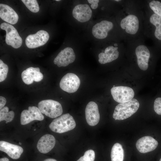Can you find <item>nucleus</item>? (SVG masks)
I'll return each instance as SVG.
<instances>
[{
    "mask_svg": "<svg viewBox=\"0 0 161 161\" xmlns=\"http://www.w3.org/2000/svg\"><path fill=\"white\" fill-rule=\"evenodd\" d=\"M0 28L6 31L5 41L9 45L17 49L20 47L22 43V40L16 29L11 24L3 22L0 26Z\"/></svg>",
    "mask_w": 161,
    "mask_h": 161,
    "instance_id": "6e6552de",
    "label": "nucleus"
},
{
    "mask_svg": "<svg viewBox=\"0 0 161 161\" xmlns=\"http://www.w3.org/2000/svg\"><path fill=\"white\" fill-rule=\"evenodd\" d=\"M0 161H9V160L7 158L4 157L1 158Z\"/></svg>",
    "mask_w": 161,
    "mask_h": 161,
    "instance_id": "c756f323",
    "label": "nucleus"
},
{
    "mask_svg": "<svg viewBox=\"0 0 161 161\" xmlns=\"http://www.w3.org/2000/svg\"><path fill=\"white\" fill-rule=\"evenodd\" d=\"M0 17L9 24H14L18 20V16L15 11L9 6L0 4Z\"/></svg>",
    "mask_w": 161,
    "mask_h": 161,
    "instance_id": "6ab92c4d",
    "label": "nucleus"
},
{
    "mask_svg": "<svg viewBox=\"0 0 161 161\" xmlns=\"http://www.w3.org/2000/svg\"><path fill=\"white\" fill-rule=\"evenodd\" d=\"M145 19L143 34L150 38L155 46L161 49V18L151 11L144 0Z\"/></svg>",
    "mask_w": 161,
    "mask_h": 161,
    "instance_id": "7ed1b4c3",
    "label": "nucleus"
},
{
    "mask_svg": "<svg viewBox=\"0 0 161 161\" xmlns=\"http://www.w3.org/2000/svg\"><path fill=\"white\" fill-rule=\"evenodd\" d=\"M55 140L50 134H46L39 139L37 144V148L41 153L46 154L49 152L55 146Z\"/></svg>",
    "mask_w": 161,
    "mask_h": 161,
    "instance_id": "aec40b11",
    "label": "nucleus"
},
{
    "mask_svg": "<svg viewBox=\"0 0 161 161\" xmlns=\"http://www.w3.org/2000/svg\"><path fill=\"white\" fill-rule=\"evenodd\" d=\"M95 38L106 41H121L124 39L115 18L106 17L95 24L92 29Z\"/></svg>",
    "mask_w": 161,
    "mask_h": 161,
    "instance_id": "f03ea898",
    "label": "nucleus"
},
{
    "mask_svg": "<svg viewBox=\"0 0 161 161\" xmlns=\"http://www.w3.org/2000/svg\"><path fill=\"white\" fill-rule=\"evenodd\" d=\"M75 55L72 48L66 47L61 50L54 60V63L59 67H65L74 62Z\"/></svg>",
    "mask_w": 161,
    "mask_h": 161,
    "instance_id": "ddd939ff",
    "label": "nucleus"
},
{
    "mask_svg": "<svg viewBox=\"0 0 161 161\" xmlns=\"http://www.w3.org/2000/svg\"><path fill=\"white\" fill-rule=\"evenodd\" d=\"M44 118V115L38 107L29 106L28 109L24 110L22 112L20 122L21 125H25L34 120H42Z\"/></svg>",
    "mask_w": 161,
    "mask_h": 161,
    "instance_id": "f8f14e48",
    "label": "nucleus"
},
{
    "mask_svg": "<svg viewBox=\"0 0 161 161\" xmlns=\"http://www.w3.org/2000/svg\"><path fill=\"white\" fill-rule=\"evenodd\" d=\"M103 49L99 53L98 61L101 64L110 63L117 59L121 53L126 51V45L121 41H105Z\"/></svg>",
    "mask_w": 161,
    "mask_h": 161,
    "instance_id": "20e7f679",
    "label": "nucleus"
},
{
    "mask_svg": "<svg viewBox=\"0 0 161 161\" xmlns=\"http://www.w3.org/2000/svg\"><path fill=\"white\" fill-rule=\"evenodd\" d=\"M49 38L48 33L41 30L36 33L28 35L25 39V44L29 48H35L44 45Z\"/></svg>",
    "mask_w": 161,
    "mask_h": 161,
    "instance_id": "9b49d317",
    "label": "nucleus"
},
{
    "mask_svg": "<svg viewBox=\"0 0 161 161\" xmlns=\"http://www.w3.org/2000/svg\"><path fill=\"white\" fill-rule=\"evenodd\" d=\"M145 5L152 12L161 18V0H144Z\"/></svg>",
    "mask_w": 161,
    "mask_h": 161,
    "instance_id": "4be33fe9",
    "label": "nucleus"
},
{
    "mask_svg": "<svg viewBox=\"0 0 161 161\" xmlns=\"http://www.w3.org/2000/svg\"><path fill=\"white\" fill-rule=\"evenodd\" d=\"M154 108L156 113L161 115V97H157L155 99L154 101Z\"/></svg>",
    "mask_w": 161,
    "mask_h": 161,
    "instance_id": "bb28decb",
    "label": "nucleus"
},
{
    "mask_svg": "<svg viewBox=\"0 0 161 161\" xmlns=\"http://www.w3.org/2000/svg\"><path fill=\"white\" fill-rule=\"evenodd\" d=\"M80 84V80L75 74L68 73L64 75L61 80L60 86L63 90L68 93L76 92Z\"/></svg>",
    "mask_w": 161,
    "mask_h": 161,
    "instance_id": "1a4fd4ad",
    "label": "nucleus"
},
{
    "mask_svg": "<svg viewBox=\"0 0 161 161\" xmlns=\"http://www.w3.org/2000/svg\"><path fill=\"white\" fill-rule=\"evenodd\" d=\"M21 77L23 82L29 85L32 83L34 81L37 82L41 81L43 78V75L40 72L39 68L31 67L22 72Z\"/></svg>",
    "mask_w": 161,
    "mask_h": 161,
    "instance_id": "f3484780",
    "label": "nucleus"
},
{
    "mask_svg": "<svg viewBox=\"0 0 161 161\" xmlns=\"http://www.w3.org/2000/svg\"><path fill=\"white\" fill-rule=\"evenodd\" d=\"M87 1L89 4H91V7L92 9H95L98 7L99 0H88Z\"/></svg>",
    "mask_w": 161,
    "mask_h": 161,
    "instance_id": "cd10ccee",
    "label": "nucleus"
},
{
    "mask_svg": "<svg viewBox=\"0 0 161 161\" xmlns=\"http://www.w3.org/2000/svg\"><path fill=\"white\" fill-rule=\"evenodd\" d=\"M43 161H57L56 160L52 159V158H49L46 159Z\"/></svg>",
    "mask_w": 161,
    "mask_h": 161,
    "instance_id": "7c9ffc66",
    "label": "nucleus"
},
{
    "mask_svg": "<svg viewBox=\"0 0 161 161\" xmlns=\"http://www.w3.org/2000/svg\"><path fill=\"white\" fill-rule=\"evenodd\" d=\"M92 11L87 4L76 5L72 11L73 17L78 21L84 23L89 21L92 16Z\"/></svg>",
    "mask_w": 161,
    "mask_h": 161,
    "instance_id": "4468645a",
    "label": "nucleus"
},
{
    "mask_svg": "<svg viewBox=\"0 0 161 161\" xmlns=\"http://www.w3.org/2000/svg\"><path fill=\"white\" fill-rule=\"evenodd\" d=\"M161 161V158H160V161Z\"/></svg>",
    "mask_w": 161,
    "mask_h": 161,
    "instance_id": "473e14b6",
    "label": "nucleus"
},
{
    "mask_svg": "<svg viewBox=\"0 0 161 161\" xmlns=\"http://www.w3.org/2000/svg\"><path fill=\"white\" fill-rule=\"evenodd\" d=\"M76 123L69 113L63 114L54 119L49 126L53 131L59 133H64L73 129Z\"/></svg>",
    "mask_w": 161,
    "mask_h": 161,
    "instance_id": "423d86ee",
    "label": "nucleus"
},
{
    "mask_svg": "<svg viewBox=\"0 0 161 161\" xmlns=\"http://www.w3.org/2000/svg\"><path fill=\"white\" fill-rule=\"evenodd\" d=\"M55 1H61V0H55Z\"/></svg>",
    "mask_w": 161,
    "mask_h": 161,
    "instance_id": "2f4dec72",
    "label": "nucleus"
},
{
    "mask_svg": "<svg viewBox=\"0 0 161 161\" xmlns=\"http://www.w3.org/2000/svg\"><path fill=\"white\" fill-rule=\"evenodd\" d=\"M0 150L15 160L19 158L23 152V149L21 147L4 141H0Z\"/></svg>",
    "mask_w": 161,
    "mask_h": 161,
    "instance_id": "a211bd4d",
    "label": "nucleus"
},
{
    "mask_svg": "<svg viewBox=\"0 0 161 161\" xmlns=\"http://www.w3.org/2000/svg\"><path fill=\"white\" fill-rule=\"evenodd\" d=\"M124 157V152L122 145L118 143H115L111 150V161H123Z\"/></svg>",
    "mask_w": 161,
    "mask_h": 161,
    "instance_id": "412c9836",
    "label": "nucleus"
},
{
    "mask_svg": "<svg viewBox=\"0 0 161 161\" xmlns=\"http://www.w3.org/2000/svg\"><path fill=\"white\" fill-rule=\"evenodd\" d=\"M95 157V151L92 150H89L84 153L83 156L77 161H94Z\"/></svg>",
    "mask_w": 161,
    "mask_h": 161,
    "instance_id": "393cba45",
    "label": "nucleus"
},
{
    "mask_svg": "<svg viewBox=\"0 0 161 161\" xmlns=\"http://www.w3.org/2000/svg\"><path fill=\"white\" fill-rule=\"evenodd\" d=\"M6 103L5 98L2 96L0 97V109L3 108Z\"/></svg>",
    "mask_w": 161,
    "mask_h": 161,
    "instance_id": "c85d7f7f",
    "label": "nucleus"
},
{
    "mask_svg": "<svg viewBox=\"0 0 161 161\" xmlns=\"http://www.w3.org/2000/svg\"><path fill=\"white\" fill-rule=\"evenodd\" d=\"M86 120L88 124L91 126L97 125L100 119L97 104L94 102H89L87 105L85 110Z\"/></svg>",
    "mask_w": 161,
    "mask_h": 161,
    "instance_id": "dca6fc26",
    "label": "nucleus"
},
{
    "mask_svg": "<svg viewBox=\"0 0 161 161\" xmlns=\"http://www.w3.org/2000/svg\"><path fill=\"white\" fill-rule=\"evenodd\" d=\"M15 114L13 111H9V108L4 106L0 111V121L5 120L6 123L11 122L13 119Z\"/></svg>",
    "mask_w": 161,
    "mask_h": 161,
    "instance_id": "5701e85b",
    "label": "nucleus"
},
{
    "mask_svg": "<svg viewBox=\"0 0 161 161\" xmlns=\"http://www.w3.org/2000/svg\"><path fill=\"white\" fill-rule=\"evenodd\" d=\"M8 71L7 65L0 60V82L4 81L6 78Z\"/></svg>",
    "mask_w": 161,
    "mask_h": 161,
    "instance_id": "a878e982",
    "label": "nucleus"
},
{
    "mask_svg": "<svg viewBox=\"0 0 161 161\" xmlns=\"http://www.w3.org/2000/svg\"><path fill=\"white\" fill-rule=\"evenodd\" d=\"M111 92L114 100L120 103L130 100L134 95L132 88L126 86L113 87L111 89Z\"/></svg>",
    "mask_w": 161,
    "mask_h": 161,
    "instance_id": "9d476101",
    "label": "nucleus"
},
{
    "mask_svg": "<svg viewBox=\"0 0 161 161\" xmlns=\"http://www.w3.org/2000/svg\"><path fill=\"white\" fill-rule=\"evenodd\" d=\"M139 105L138 101L134 98L128 102L120 103L115 107L113 117L115 120L126 119L136 112Z\"/></svg>",
    "mask_w": 161,
    "mask_h": 161,
    "instance_id": "39448f33",
    "label": "nucleus"
},
{
    "mask_svg": "<svg viewBox=\"0 0 161 161\" xmlns=\"http://www.w3.org/2000/svg\"><path fill=\"white\" fill-rule=\"evenodd\" d=\"M158 142L154 138L150 136H145L138 140L136 146L140 152L145 153L154 150L157 147Z\"/></svg>",
    "mask_w": 161,
    "mask_h": 161,
    "instance_id": "2eb2a0df",
    "label": "nucleus"
},
{
    "mask_svg": "<svg viewBox=\"0 0 161 161\" xmlns=\"http://www.w3.org/2000/svg\"><path fill=\"white\" fill-rule=\"evenodd\" d=\"M38 107L42 113L51 118H55L60 116L63 113L61 104L52 100H45L39 102Z\"/></svg>",
    "mask_w": 161,
    "mask_h": 161,
    "instance_id": "0eeeda50",
    "label": "nucleus"
},
{
    "mask_svg": "<svg viewBox=\"0 0 161 161\" xmlns=\"http://www.w3.org/2000/svg\"><path fill=\"white\" fill-rule=\"evenodd\" d=\"M114 18L124 42L144 37V0H122Z\"/></svg>",
    "mask_w": 161,
    "mask_h": 161,
    "instance_id": "f257e3e1",
    "label": "nucleus"
},
{
    "mask_svg": "<svg viewBox=\"0 0 161 161\" xmlns=\"http://www.w3.org/2000/svg\"><path fill=\"white\" fill-rule=\"evenodd\" d=\"M27 7L31 12L36 13L39 10V7L36 0H22Z\"/></svg>",
    "mask_w": 161,
    "mask_h": 161,
    "instance_id": "b1692460",
    "label": "nucleus"
}]
</instances>
